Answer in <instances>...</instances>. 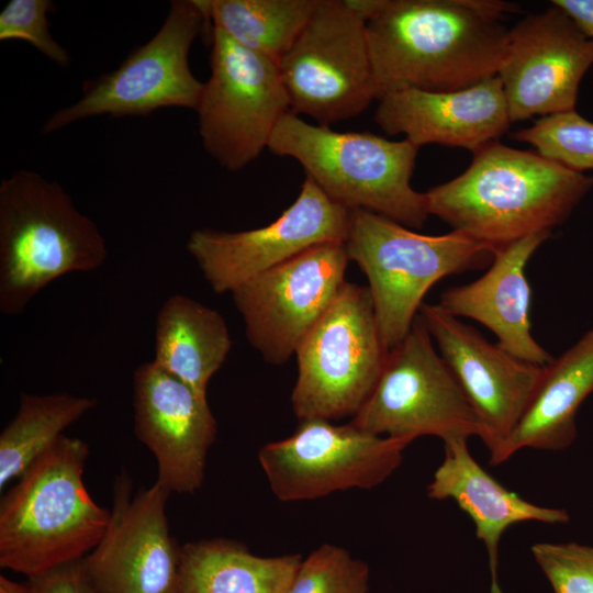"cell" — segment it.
Segmentation results:
<instances>
[{"mask_svg": "<svg viewBox=\"0 0 593 593\" xmlns=\"http://www.w3.org/2000/svg\"><path fill=\"white\" fill-rule=\"evenodd\" d=\"M363 15L378 90L457 91L496 76L515 3L485 0H350Z\"/></svg>", "mask_w": 593, "mask_h": 593, "instance_id": "6da1fadb", "label": "cell"}, {"mask_svg": "<svg viewBox=\"0 0 593 593\" xmlns=\"http://www.w3.org/2000/svg\"><path fill=\"white\" fill-rule=\"evenodd\" d=\"M593 177L538 152L489 143L457 178L425 193L429 215L494 249L564 223Z\"/></svg>", "mask_w": 593, "mask_h": 593, "instance_id": "7a4b0ae2", "label": "cell"}, {"mask_svg": "<svg viewBox=\"0 0 593 593\" xmlns=\"http://www.w3.org/2000/svg\"><path fill=\"white\" fill-rule=\"evenodd\" d=\"M88 456L83 440L63 435L4 494L1 568L32 579L83 559L98 545L111 512L86 489Z\"/></svg>", "mask_w": 593, "mask_h": 593, "instance_id": "3957f363", "label": "cell"}, {"mask_svg": "<svg viewBox=\"0 0 593 593\" xmlns=\"http://www.w3.org/2000/svg\"><path fill=\"white\" fill-rule=\"evenodd\" d=\"M108 256L96 223L56 181L16 170L0 183V311L21 314L61 276L100 268Z\"/></svg>", "mask_w": 593, "mask_h": 593, "instance_id": "277c9868", "label": "cell"}, {"mask_svg": "<svg viewBox=\"0 0 593 593\" xmlns=\"http://www.w3.org/2000/svg\"><path fill=\"white\" fill-rule=\"evenodd\" d=\"M418 148L367 132H337L291 111L277 124L268 149L298 160L320 189L344 208L361 209L409 228L429 216L425 193L411 186Z\"/></svg>", "mask_w": 593, "mask_h": 593, "instance_id": "5b68a950", "label": "cell"}, {"mask_svg": "<svg viewBox=\"0 0 593 593\" xmlns=\"http://www.w3.org/2000/svg\"><path fill=\"white\" fill-rule=\"evenodd\" d=\"M367 276L382 339L390 350L410 332L427 291L450 275L488 266L494 248L459 232L423 235L390 219L349 210L345 242Z\"/></svg>", "mask_w": 593, "mask_h": 593, "instance_id": "8992f818", "label": "cell"}, {"mask_svg": "<svg viewBox=\"0 0 593 593\" xmlns=\"http://www.w3.org/2000/svg\"><path fill=\"white\" fill-rule=\"evenodd\" d=\"M388 354L368 287L346 282L295 351L294 414L299 419L354 417L373 391Z\"/></svg>", "mask_w": 593, "mask_h": 593, "instance_id": "52a82bcc", "label": "cell"}, {"mask_svg": "<svg viewBox=\"0 0 593 593\" xmlns=\"http://www.w3.org/2000/svg\"><path fill=\"white\" fill-rule=\"evenodd\" d=\"M278 69L290 111L318 125L350 120L378 99L366 20L350 0H317Z\"/></svg>", "mask_w": 593, "mask_h": 593, "instance_id": "ba28073f", "label": "cell"}, {"mask_svg": "<svg viewBox=\"0 0 593 593\" xmlns=\"http://www.w3.org/2000/svg\"><path fill=\"white\" fill-rule=\"evenodd\" d=\"M349 423L409 445L422 436L443 441L484 438L481 422L419 314L407 335L389 350L373 391Z\"/></svg>", "mask_w": 593, "mask_h": 593, "instance_id": "9c48e42d", "label": "cell"}, {"mask_svg": "<svg viewBox=\"0 0 593 593\" xmlns=\"http://www.w3.org/2000/svg\"><path fill=\"white\" fill-rule=\"evenodd\" d=\"M208 20L198 0H174L157 33L113 71L86 82L82 97L55 111L42 132L53 133L99 115H146L161 108L195 110L203 82L192 74L189 53Z\"/></svg>", "mask_w": 593, "mask_h": 593, "instance_id": "30bf717a", "label": "cell"}, {"mask_svg": "<svg viewBox=\"0 0 593 593\" xmlns=\"http://www.w3.org/2000/svg\"><path fill=\"white\" fill-rule=\"evenodd\" d=\"M211 75L197 105L206 153L231 171L243 169L268 148L290 111L278 64L210 27Z\"/></svg>", "mask_w": 593, "mask_h": 593, "instance_id": "8fae6325", "label": "cell"}, {"mask_svg": "<svg viewBox=\"0 0 593 593\" xmlns=\"http://www.w3.org/2000/svg\"><path fill=\"white\" fill-rule=\"evenodd\" d=\"M407 443L324 418L300 419L295 432L258 454L273 494L284 502L372 489L401 465Z\"/></svg>", "mask_w": 593, "mask_h": 593, "instance_id": "7c38bea8", "label": "cell"}, {"mask_svg": "<svg viewBox=\"0 0 593 593\" xmlns=\"http://www.w3.org/2000/svg\"><path fill=\"white\" fill-rule=\"evenodd\" d=\"M344 242H326L231 292L250 345L271 365L287 362L347 282Z\"/></svg>", "mask_w": 593, "mask_h": 593, "instance_id": "4fadbf2b", "label": "cell"}, {"mask_svg": "<svg viewBox=\"0 0 593 593\" xmlns=\"http://www.w3.org/2000/svg\"><path fill=\"white\" fill-rule=\"evenodd\" d=\"M349 210L305 177L295 201L273 222L253 230L193 231L187 249L216 293H231L251 278L326 242H346Z\"/></svg>", "mask_w": 593, "mask_h": 593, "instance_id": "5bb4252c", "label": "cell"}, {"mask_svg": "<svg viewBox=\"0 0 593 593\" xmlns=\"http://www.w3.org/2000/svg\"><path fill=\"white\" fill-rule=\"evenodd\" d=\"M593 65V38L552 4L508 30L496 76L511 122L575 111L580 82Z\"/></svg>", "mask_w": 593, "mask_h": 593, "instance_id": "9a60e30c", "label": "cell"}, {"mask_svg": "<svg viewBox=\"0 0 593 593\" xmlns=\"http://www.w3.org/2000/svg\"><path fill=\"white\" fill-rule=\"evenodd\" d=\"M170 494L155 482L132 495L128 475L116 479L107 529L82 559L98 593H179L181 546L168 527Z\"/></svg>", "mask_w": 593, "mask_h": 593, "instance_id": "2e32d148", "label": "cell"}, {"mask_svg": "<svg viewBox=\"0 0 593 593\" xmlns=\"http://www.w3.org/2000/svg\"><path fill=\"white\" fill-rule=\"evenodd\" d=\"M418 314L481 422L490 456L494 455L525 414L545 367L490 343L439 304L423 303Z\"/></svg>", "mask_w": 593, "mask_h": 593, "instance_id": "e0dca14e", "label": "cell"}, {"mask_svg": "<svg viewBox=\"0 0 593 593\" xmlns=\"http://www.w3.org/2000/svg\"><path fill=\"white\" fill-rule=\"evenodd\" d=\"M133 388L134 433L156 458V482L170 493H194L217 433L208 399L154 361L136 368Z\"/></svg>", "mask_w": 593, "mask_h": 593, "instance_id": "ac0fdd59", "label": "cell"}, {"mask_svg": "<svg viewBox=\"0 0 593 593\" xmlns=\"http://www.w3.org/2000/svg\"><path fill=\"white\" fill-rule=\"evenodd\" d=\"M379 101L376 123L417 147L439 144L474 153L496 142L512 123L497 76L457 91L398 90Z\"/></svg>", "mask_w": 593, "mask_h": 593, "instance_id": "d6986e66", "label": "cell"}, {"mask_svg": "<svg viewBox=\"0 0 593 593\" xmlns=\"http://www.w3.org/2000/svg\"><path fill=\"white\" fill-rule=\"evenodd\" d=\"M550 235L551 232H539L496 248L489 269L479 279L445 290L438 303L458 318L484 325L504 350L540 367L553 357L532 335V292L525 271Z\"/></svg>", "mask_w": 593, "mask_h": 593, "instance_id": "ffe728a7", "label": "cell"}, {"mask_svg": "<svg viewBox=\"0 0 593 593\" xmlns=\"http://www.w3.org/2000/svg\"><path fill=\"white\" fill-rule=\"evenodd\" d=\"M468 439L444 441V460L427 486L432 500H452L473 522L491 572L490 593H503L497 581L499 545L507 528L522 522L566 524L569 513L533 504L492 478L471 456Z\"/></svg>", "mask_w": 593, "mask_h": 593, "instance_id": "44dd1931", "label": "cell"}, {"mask_svg": "<svg viewBox=\"0 0 593 593\" xmlns=\"http://www.w3.org/2000/svg\"><path fill=\"white\" fill-rule=\"evenodd\" d=\"M593 393V328L544 368L522 419L490 463L501 465L525 448L558 451L577 438L575 416Z\"/></svg>", "mask_w": 593, "mask_h": 593, "instance_id": "7402d4cb", "label": "cell"}, {"mask_svg": "<svg viewBox=\"0 0 593 593\" xmlns=\"http://www.w3.org/2000/svg\"><path fill=\"white\" fill-rule=\"evenodd\" d=\"M231 346L226 322L216 310L182 294L170 295L160 306L153 361L200 398L208 399L209 382Z\"/></svg>", "mask_w": 593, "mask_h": 593, "instance_id": "603a6c76", "label": "cell"}, {"mask_svg": "<svg viewBox=\"0 0 593 593\" xmlns=\"http://www.w3.org/2000/svg\"><path fill=\"white\" fill-rule=\"evenodd\" d=\"M300 555L260 557L223 538L181 546L179 593H286Z\"/></svg>", "mask_w": 593, "mask_h": 593, "instance_id": "cb8c5ba5", "label": "cell"}, {"mask_svg": "<svg viewBox=\"0 0 593 593\" xmlns=\"http://www.w3.org/2000/svg\"><path fill=\"white\" fill-rule=\"evenodd\" d=\"M97 403L94 398L67 392L22 393L16 414L0 434V489L18 479Z\"/></svg>", "mask_w": 593, "mask_h": 593, "instance_id": "d4e9b609", "label": "cell"}, {"mask_svg": "<svg viewBox=\"0 0 593 593\" xmlns=\"http://www.w3.org/2000/svg\"><path fill=\"white\" fill-rule=\"evenodd\" d=\"M211 26L275 63L291 48L317 0H198Z\"/></svg>", "mask_w": 593, "mask_h": 593, "instance_id": "484cf974", "label": "cell"}, {"mask_svg": "<svg viewBox=\"0 0 593 593\" xmlns=\"http://www.w3.org/2000/svg\"><path fill=\"white\" fill-rule=\"evenodd\" d=\"M514 138L573 170L593 169V123L575 111L542 116Z\"/></svg>", "mask_w": 593, "mask_h": 593, "instance_id": "4316f807", "label": "cell"}, {"mask_svg": "<svg viewBox=\"0 0 593 593\" xmlns=\"http://www.w3.org/2000/svg\"><path fill=\"white\" fill-rule=\"evenodd\" d=\"M369 577L365 561L324 544L301 560L286 593H368Z\"/></svg>", "mask_w": 593, "mask_h": 593, "instance_id": "83f0119b", "label": "cell"}, {"mask_svg": "<svg viewBox=\"0 0 593 593\" xmlns=\"http://www.w3.org/2000/svg\"><path fill=\"white\" fill-rule=\"evenodd\" d=\"M530 550L555 593H593V547L537 542Z\"/></svg>", "mask_w": 593, "mask_h": 593, "instance_id": "f1b7e54d", "label": "cell"}, {"mask_svg": "<svg viewBox=\"0 0 593 593\" xmlns=\"http://www.w3.org/2000/svg\"><path fill=\"white\" fill-rule=\"evenodd\" d=\"M52 8L49 0H10L0 12V41H25L58 66H68L67 49L49 32Z\"/></svg>", "mask_w": 593, "mask_h": 593, "instance_id": "f546056e", "label": "cell"}, {"mask_svg": "<svg viewBox=\"0 0 593 593\" xmlns=\"http://www.w3.org/2000/svg\"><path fill=\"white\" fill-rule=\"evenodd\" d=\"M32 593H98L90 582L82 559L29 579Z\"/></svg>", "mask_w": 593, "mask_h": 593, "instance_id": "4dcf8cb0", "label": "cell"}, {"mask_svg": "<svg viewBox=\"0 0 593 593\" xmlns=\"http://www.w3.org/2000/svg\"><path fill=\"white\" fill-rule=\"evenodd\" d=\"M552 4L566 11L593 38V0H553Z\"/></svg>", "mask_w": 593, "mask_h": 593, "instance_id": "1f68e13d", "label": "cell"}, {"mask_svg": "<svg viewBox=\"0 0 593 593\" xmlns=\"http://www.w3.org/2000/svg\"><path fill=\"white\" fill-rule=\"evenodd\" d=\"M0 593H32L29 581L26 583H20L9 578L0 577Z\"/></svg>", "mask_w": 593, "mask_h": 593, "instance_id": "d6a6232c", "label": "cell"}]
</instances>
